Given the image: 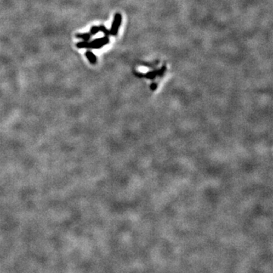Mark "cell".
Listing matches in <instances>:
<instances>
[{
    "mask_svg": "<svg viewBox=\"0 0 273 273\" xmlns=\"http://www.w3.org/2000/svg\"><path fill=\"white\" fill-rule=\"evenodd\" d=\"M110 42V39L109 37H103L97 38L91 42H88L87 49H101L102 47L105 46L107 44H109Z\"/></svg>",
    "mask_w": 273,
    "mask_h": 273,
    "instance_id": "obj_1",
    "label": "cell"
},
{
    "mask_svg": "<svg viewBox=\"0 0 273 273\" xmlns=\"http://www.w3.org/2000/svg\"><path fill=\"white\" fill-rule=\"evenodd\" d=\"M121 21H122V15L120 13H116L114 15L113 21L112 24L111 28H110V35L112 36H116L118 33L119 27L121 26Z\"/></svg>",
    "mask_w": 273,
    "mask_h": 273,
    "instance_id": "obj_2",
    "label": "cell"
},
{
    "mask_svg": "<svg viewBox=\"0 0 273 273\" xmlns=\"http://www.w3.org/2000/svg\"><path fill=\"white\" fill-rule=\"evenodd\" d=\"M84 55H85V56L87 57V59H88V61H90V63H91V64L95 65L97 62V58H96V56L95 55V54L93 52H91L90 50H87V51L85 52Z\"/></svg>",
    "mask_w": 273,
    "mask_h": 273,
    "instance_id": "obj_3",
    "label": "cell"
},
{
    "mask_svg": "<svg viewBox=\"0 0 273 273\" xmlns=\"http://www.w3.org/2000/svg\"><path fill=\"white\" fill-rule=\"evenodd\" d=\"M76 38L81 39L83 41H90L91 39V35L90 33H77L75 35Z\"/></svg>",
    "mask_w": 273,
    "mask_h": 273,
    "instance_id": "obj_4",
    "label": "cell"
},
{
    "mask_svg": "<svg viewBox=\"0 0 273 273\" xmlns=\"http://www.w3.org/2000/svg\"><path fill=\"white\" fill-rule=\"evenodd\" d=\"M144 77L146 78V79H149V80H153L155 79L157 76H159V74H158V70H155V71H149L147 72L146 74L144 75Z\"/></svg>",
    "mask_w": 273,
    "mask_h": 273,
    "instance_id": "obj_5",
    "label": "cell"
},
{
    "mask_svg": "<svg viewBox=\"0 0 273 273\" xmlns=\"http://www.w3.org/2000/svg\"><path fill=\"white\" fill-rule=\"evenodd\" d=\"M99 32H102L104 34V36H106V37H109L110 36V31L103 24L99 25Z\"/></svg>",
    "mask_w": 273,
    "mask_h": 273,
    "instance_id": "obj_6",
    "label": "cell"
},
{
    "mask_svg": "<svg viewBox=\"0 0 273 273\" xmlns=\"http://www.w3.org/2000/svg\"><path fill=\"white\" fill-rule=\"evenodd\" d=\"M88 42L89 41H81V42H78L76 43V46L79 49H87V46H88Z\"/></svg>",
    "mask_w": 273,
    "mask_h": 273,
    "instance_id": "obj_7",
    "label": "cell"
},
{
    "mask_svg": "<svg viewBox=\"0 0 273 273\" xmlns=\"http://www.w3.org/2000/svg\"><path fill=\"white\" fill-rule=\"evenodd\" d=\"M99 32V28L97 26H92L90 29V33L91 36H94L96 34H97Z\"/></svg>",
    "mask_w": 273,
    "mask_h": 273,
    "instance_id": "obj_8",
    "label": "cell"
},
{
    "mask_svg": "<svg viewBox=\"0 0 273 273\" xmlns=\"http://www.w3.org/2000/svg\"><path fill=\"white\" fill-rule=\"evenodd\" d=\"M166 65H162V68H159V70H158V74H159V76L163 75H164V73H165V71H166Z\"/></svg>",
    "mask_w": 273,
    "mask_h": 273,
    "instance_id": "obj_9",
    "label": "cell"
},
{
    "mask_svg": "<svg viewBox=\"0 0 273 273\" xmlns=\"http://www.w3.org/2000/svg\"><path fill=\"white\" fill-rule=\"evenodd\" d=\"M157 87H158L157 83H155V82H153V83H152L151 84H150V89H151L152 90H156Z\"/></svg>",
    "mask_w": 273,
    "mask_h": 273,
    "instance_id": "obj_10",
    "label": "cell"
}]
</instances>
